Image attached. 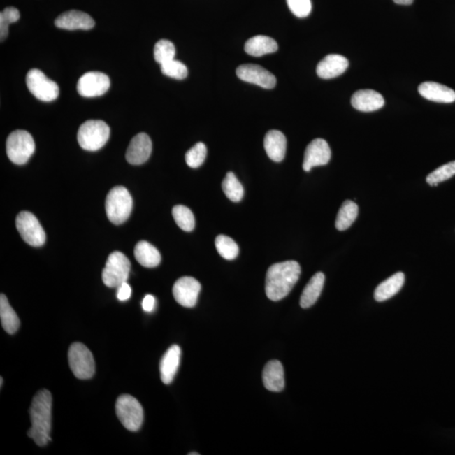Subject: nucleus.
Masks as SVG:
<instances>
[{
    "instance_id": "nucleus-1",
    "label": "nucleus",
    "mask_w": 455,
    "mask_h": 455,
    "mask_svg": "<svg viewBox=\"0 0 455 455\" xmlns=\"http://www.w3.org/2000/svg\"><path fill=\"white\" fill-rule=\"evenodd\" d=\"M301 266L295 261L270 266L266 277V294L270 301H280L288 295L299 280Z\"/></svg>"
},
{
    "instance_id": "nucleus-2",
    "label": "nucleus",
    "mask_w": 455,
    "mask_h": 455,
    "mask_svg": "<svg viewBox=\"0 0 455 455\" xmlns=\"http://www.w3.org/2000/svg\"><path fill=\"white\" fill-rule=\"evenodd\" d=\"M52 395L48 389H42L32 400L30 409L31 428L28 436L40 447L46 446L51 441Z\"/></svg>"
},
{
    "instance_id": "nucleus-3",
    "label": "nucleus",
    "mask_w": 455,
    "mask_h": 455,
    "mask_svg": "<svg viewBox=\"0 0 455 455\" xmlns=\"http://www.w3.org/2000/svg\"><path fill=\"white\" fill-rule=\"evenodd\" d=\"M133 209V199L124 187H115L106 200V211L114 224H122L129 219Z\"/></svg>"
},
{
    "instance_id": "nucleus-4",
    "label": "nucleus",
    "mask_w": 455,
    "mask_h": 455,
    "mask_svg": "<svg viewBox=\"0 0 455 455\" xmlns=\"http://www.w3.org/2000/svg\"><path fill=\"white\" fill-rule=\"evenodd\" d=\"M110 132L109 126L103 121H86L80 126L78 132V142L85 150H99L108 141Z\"/></svg>"
},
{
    "instance_id": "nucleus-5",
    "label": "nucleus",
    "mask_w": 455,
    "mask_h": 455,
    "mask_svg": "<svg viewBox=\"0 0 455 455\" xmlns=\"http://www.w3.org/2000/svg\"><path fill=\"white\" fill-rule=\"evenodd\" d=\"M35 149L34 139L27 131H14L7 138V155L15 165H24L34 154Z\"/></svg>"
},
{
    "instance_id": "nucleus-6",
    "label": "nucleus",
    "mask_w": 455,
    "mask_h": 455,
    "mask_svg": "<svg viewBox=\"0 0 455 455\" xmlns=\"http://www.w3.org/2000/svg\"><path fill=\"white\" fill-rule=\"evenodd\" d=\"M68 363L78 379L89 380L95 375V360L92 352L84 344L75 342L69 347Z\"/></svg>"
},
{
    "instance_id": "nucleus-7",
    "label": "nucleus",
    "mask_w": 455,
    "mask_h": 455,
    "mask_svg": "<svg viewBox=\"0 0 455 455\" xmlns=\"http://www.w3.org/2000/svg\"><path fill=\"white\" fill-rule=\"evenodd\" d=\"M116 413L122 426L131 432L140 429L143 421V409L133 396L122 395L116 403Z\"/></svg>"
},
{
    "instance_id": "nucleus-8",
    "label": "nucleus",
    "mask_w": 455,
    "mask_h": 455,
    "mask_svg": "<svg viewBox=\"0 0 455 455\" xmlns=\"http://www.w3.org/2000/svg\"><path fill=\"white\" fill-rule=\"evenodd\" d=\"M130 270L129 258L120 252H113L110 254L102 272V280L108 288H117L128 280Z\"/></svg>"
},
{
    "instance_id": "nucleus-9",
    "label": "nucleus",
    "mask_w": 455,
    "mask_h": 455,
    "mask_svg": "<svg viewBox=\"0 0 455 455\" xmlns=\"http://www.w3.org/2000/svg\"><path fill=\"white\" fill-rule=\"evenodd\" d=\"M26 81L28 89L36 99L49 102L56 100L59 96V85L39 69H31Z\"/></svg>"
},
{
    "instance_id": "nucleus-10",
    "label": "nucleus",
    "mask_w": 455,
    "mask_h": 455,
    "mask_svg": "<svg viewBox=\"0 0 455 455\" xmlns=\"http://www.w3.org/2000/svg\"><path fill=\"white\" fill-rule=\"evenodd\" d=\"M16 228L24 241L34 247H40L46 241V233L38 219L30 212L23 211L16 217Z\"/></svg>"
},
{
    "instance_id": "nucleus-11",
    "label": "nucleus",
    "mask_w": 455,
    "mask_h": 455,
    "mask_svg": "<svg viewBox=\"0 0 455 455\" xmlns=\"http://www.w3.org/2000/svg\"><path fill=\"white\" fill-rule=\"evenodd\" d=\"M110 86L109 77L101 72H88L80 78L77 90L83 97L92 98L103 96Z\"/></svg>"
},
{
    "instance_id": "nucleus-12",
    "label": "nucleus",
    "mask_w": 455,
    "mask_h": 455,
    "mask_svg": "<svg viewBox=\"0 0 455 455\" xmlns=\"http://www.w3.org/2000/svg\"><path fill=\"white\" fill-rule=\"evenodd\" d=\"M174 298L179 305L192 308L198 303L201 292L200 282L192 277H183L175 282L173 286Z\"/></svg>"
},
{
    "instance_id": "nucleus-13",
    "label": "nucleus",
    "mask_w": 455,
    "mask_h": 455,
    "mask_svg": "<svg viewBox=\"0 0 455 455\" xmlns=\"http://www.w3.org/2000/svg\"><path fill=\"white\" fill-rule=\"evenodd\" d=\"M236 75L240 80L264 89H273L277 83L272 73L257 64H242L236 69Z\"/></svg>"
},
{
    "instance_id": "nucleus-14",
    "label": "nucleus",
    "mask_w": 455,
    "mask_h": 455,
    "mask_svg": "<svg viewBox=\"0 0 455 455\" xmlns=\"http://www.w3.org/2000/svg\"><path fill=\"white\" fill-rule=\"evenodd\" d=\"M331 157V151L327 142L322 138L314 139L306 147L303 169L308 172L313 167L326 166Z\"/></svg>"
},
{
    "instance_id": "nucleus-15",
    "label": "nucleus",
    "mask_w": 455,
    "mask_h": 455,
    "mask_svg": "<svg viewBox=\"0 0 455 455\" xmlns=\"http://www.w3.org/2000/svg\"><path fill=\"white\" fill-rule=\"evenodd\" d=\"M151 153V139L149 135L141 133L131 140L128 150H127L126 159L131 165L139 166L150 159Z\"/></svg>"
},
{
    "instance_id": "nucleus-16",
    "label": "nucleus",
    "mask_w": 455,
    "mask_h": 455,
    "mask_svg": "<svg viewBox=\"0 0 455 455\" xmlns=\"http://www.w3.org/2000/svg\"><path fill=\"white\" fill-rule=\"evenodd\" d=\"M92 16L79 10H69L60 15L55 20V26L64 30H90L95 27Z\"/></svg>"
},
{
    "instance_id": "nucleus-17",
    "label": "nucleus",
    "mask_w": 455,
    "mask_h": 455,
    "mask_svg": "<svg viewBox=\"0 0 455 455\" xmlns=\"http://www.w3.org/2000/svg\"><path fill=\"white\" fill-rule=\"evenodd\" d=\"M349 66V62L345 57L339 55H330L317 65V73L322 79H333L342 75Z\"/></svg>"
},
{
    "instance_id": "nucleus-18",
    "label": "nucleus",
    "mask_w": 455,
    "mask_h": 455,
    "mask_svg": "<svg viewBox=\"0 0 455 455\" xmlns=\"http://www.w3.org/2000/svg\"><path fill=\"white\" fill-rule=\"evenodd\" d=\"M352 105L360 112L370 113L380 110L384 106L382 95L373 89H361L352 97Z\"/></svg>"
},
{
    "instance_id": "nucleus-19",
    "label": "nucleus",
    "mask_w": 455,
    "mask_h": 455,
    "mask_svg": "<svg viewBox=\"0 0 455 455\" xmlns=\"http://www.w3.org/2000/svg\"><path fill=\"white\" fill-rule=\"evenodd\" d=\"M420 95L428 101L438 103H452L455 101V92L436 82H424L418 87Z\"/></svg>"
},
{
    "instance_id": "nucleus-20",
    "label": "nucleus",
    "mask_w": 455,
    "mask_h": 455,
    "mask_svg": "<svg viewBox=\"0 0 455 455\" xmlns=\"http://www.w3.org/2000/svg\"><path fill=\"white\" fill-rule=\"evenodd\" d=\"M262 380L266 389L270 391L281 392L284 389V370L280 361L273 360L266 364Z\"/></svg>"
},
{
    "instance_id": "nucleus-21",
    "label": "nucleus",
    "mask_w": 455,
    "mask_h": 455,
    "mask_svg": "<svg viewBox=\"0 0 455 455\" xmlns=\"http://www.w3.org/2000/svg\"><path fill=\"white\" fill-rule=\"evenodd\" d=\"M180 348L178 345L171 346L163 356L159 364L161 380L164 384H169L173 381L178 373L180 361Z\"/></svg>"
},
{
    "instance_id": "nucleus-22",
    "label": "nucleus",
    "mask_w": 455,
    "mask_h": 455,
    "mask_svg": "<svg viewBox=\"0 0 455 455\" xmlns=\"http://www.w3.org/2000/svg\"><path fill=\"white\" fill-rule=\"evenodd\" d=\"M264 147L268 157L275 162L284 161L287 150L284 134L277 130H270L266 134Z\"/></svg>"
},
{
    "instance_id": "nucleus-23",
    "label": "nucleus",
    "mask_w": 455,
    "mask_h": 455,
    "mask_svg": "<svg viewBox=\"0 0 455 455\" xmlns=\"http://www.w3.org/2000/svg\"><path fill=\"white\" fill-rule=\"evenodd\" d=\"M134 256L138 263L147 268H157L161 263V253L145 240L139 241L134 249Z\"/></svg>"
},
{
    "instance_id": "nucleus-24",
    "label": "nucleus",
    "mask_w": 455,
    "mask_h": 455,
    "mask_svg": "<svg viewBox=\"0 0 455 455\" xmlns=\"http://www.w3.org/2000/svg\"><path fill=\"white\" fill-rule=\"evenodd\" d=\"M405 282V274L397 273L388 280L381 282L375 291V298L376 301L384 302L395 296L403 289Z\"/></svg>"
},
{
    "instance_id": "nucleus-25",
    "label": "nucleus",
    "mask_w": 455,
    "mask_h": 455,
    "mask_svg": "<svg viewBox=\"0 0 455 455\" xmlns=\"http://www.w3.org/2000/svg\"><path fill=\"white\" fill-rule=\"evenodd\" d=\"M325 284V275L322 273H315L303 289L301 297V306L308 309L315 305L321 295Z\"/></svg>"
},
{
    "instance_id": "nucleus-26",
    "label": "nucleus",
    "mask_w": 455,
    "mask_h": 455,
    "mask_svg": "<svg viewBox=\"0 0 455 455\" xmlns=\"http://www.w3.org/2000/svg\"><path fill=\"white\" fill-rule=\"evenodd\" d=\"M277 48L276 41L266 36H253L245 45V52L253 57H261L275 52Z\"/></svg>"
},
{
    "instance_id": "nucleus-27",
    "label": "nucleus",
    "mask_w": 455,
    "mask_h": 455,
    "mask_svg": "<svg viewBox=\"0 0 455 455\" xmlns=\"http://www.w3.org/2000/svg\"><path fill=\"white\" fill-rule=\"evenodd\" d=\"M0 319H1L3 330L7 333L13 335L19 330L20 319L10 306L5 294H1L0 296Z\"/></svg>"
},
{
    "instance_id": "nucleus-28",
    "label": "nucleus",
    "mask_w": 455,
    "mask_h": 455,
    "mask_svg": "<svg viewBox=\"0 0 455 455\" xmlns=\"http://www.w3.org/2000/svg\"><path fill=\"white\" fill-rule=\"evenodd\" d=\"M358 205L352 202V201L347 200L340 208L337 219H335V228L340 231H346L354 223L356 219L358 218Z\"/></svg>"
},
{
    "instance_id": "nucleus-29",
    "label": "nucleus",
    "mask_w": 455,
    "mask_h": 455,
    "mask_svg": "<svg viewBox=\"0 0 455 455\" xmlns=\"http://www.w3.org/2000/svg\"><path fill=\"white\" fill-rule=\"evenodd\" d=\"M222 188L225 196L232 202L238 203L243 198V186L241 185L240 180L237 179L233 172H228L225 176L222 182Z\"/></svg>"
},
{
    "instance_id": "nucleus-30",
    "label": "nucleus",
    "mask_w": 455,
    "mask_h": 455,
    "mask_svg": "<svg viewBox=\"0 0 455 455\" xmlns=\"http://www.w3.org/2000/svg\"><path fill=\"white\" fill-rule=\"evenodd\" d=\"M172 215L176 224L184 231L191 232L195 228V218L189 208L178 205L172 209Z\"/></svg>"
},
{
    "instance_id": "nucleus-31",
    "label": "nucleus",
    "mask_w": 455,
    "mask_h": 455,
    "mask_svg": "<svg viewBox=\"0 0 455 455\" xmlns=\"http://www.w3.org/2000/svg\"><path fill=\"white\" fill-rule=\"evenodd\" d=\"M215 245L217 251L224 259L229 261L236 259L238 254H239V247L231 237L223 235L219 236L216 238Z\"/></svg>"
},
{
    "instance_id": "nucleus-32",
    "label": "nucleus",
    "mask_w": 455,
    "mask_h": 455,
    "mask_svg": "<svg viewBox=\"0 0 455 455\" xmlns=\"http://www.w3.org/2000/svg\"><path fill=\"white\" fill-rule=\"evenodd\" d=\"M175 55L174 44L170 41L162 39L155 44L154 57L159 64H164L173 60Z\"/></svg>"
},
{
    "instance_id": "nucleus-33",
    "label": "nucleus",
    "mask_w": 455,
    "mask_h": 455,
    "mask_svg": "<svg viewBox=\"0 0 455 455\" xmlns=\"http://www.w3.org/2000/svg\"><path fill=\"white\" fill-rule=\"evenodd\" d=\"M455 175V161L449 162L446 165L438 168L437 170L428 175L427 182L430 186L435 187L438 184L449 180Z\"/></svg>"
},
{
    "instance_id": "nucleus-34",
    "label": "nucleus",
    "mask_w": 455,
    "mask_h": 455,
    "mask_svg": "<svg viewBox=\"0 0 455 455\" xmlns=\"http://www.w3.org/2000/svg\"><path fill=\"white\" fill-rule=\"evenodd\" d=\"M207 157V147L203 143H198L186 154V162L191 168H198L203 165Z\"/></svg>"
},
{
    "instance_id": "nucleus-35",
    "label": "nucleus",
    "mask_w": 455,
    "mask_h": 455,
    "mask_svg": "<svg viewBox=\"0 0 455 455\" xmlns=\"http://www.w3.org/2000/svg\"><path fill=\"white\" fill-rule=\"evenodd\" d=\"M20 12L16 8L8 7L0 13V38L1 42L7 38L9 34L10 24L18 22Z\"/></svg>"
},
{
    "instance_id": "nucleus-36",
    "label": "nucleus",
    "mask_w": 455,
    "mask_h": 455,
    "mask_svg": "<svg viewBox=\"0 0 455 455\" xmlns=\"http://www.w3.org/2000/svg\"><path fill=\"white\" fill-rule=\"evenodd\" d=\"M161 67L164 75L175 80L186 79L188 75L186 65L178 60L169 61V62L161 64Z\"/></svg>"
},
{
    "instance_id": "nucleus-37",
    "label": "nucleus",
    "mask_w": 455,
    "mask_h": 455,
    "mask_svg": "<svg viewBox=\"0 0 455 455\" xmlns=\"http://www.w3.org/2000/svg\"><path fill=\"white\" fill-rule=\"evenodd\" d=\"M287 3L291 12L298 18L307 17L312 9L310 0H287Z\"/></svg>"
},
{
    "instance_id": "nucleus-38",
    "label": "nucleus",
    "mask_w": 455,
    "mask_h": 455,
    "mask_svg": "<svg viewBox=\"0 0 455 455\" xmlns=\"http://www.w3.org/2000/svg\"><path fill=\"white\" fill-rule=\"evenodd\" d=\"M117 297L120 301H126L131 297L132 294V289L127 282L117 287Z\"/></svg>"
},
{
    "instance_id": "nucleus-39",
    "label": "nucleus",
    "mask_w": 455,
    "mask_h": 455,
    "mask_svg": "<svg viewBox=\"0 0 455 455\" xmlns=\"http://www.w3.org/2000/svg\"><path fill=\"white\" fill-rule=\"evenodd\" d=\"M143 309L146 311V312H151L154 309L155 305V298L153 295L147 294L143 298Z\"/></svg>"
},
{
    "instance_id": "nucleus-40",
    "label": "nucleus",
    "mask_w": 455,
    "mask_h": 455,
    "mask_svg": "<svg viewBox=\"0 0 455 455\" xmlns=\"http://www.w3.org/2000/svg\"><path fill=\"white\" fill-rule=\"evenodd\" d=\"M393 1L397 3V5L410 6L412 5L414 0H393Z\"/></svg>"
},
{
    "instance_id": "nucleus-41",
    "label": "nucleus",
    "mask_w": 455,
    "mask_h": 455,
    "mask_svg": "<svg viewBox=\"0 0 455 455\" xmlns=\"http://www.w3.org/2000/svg\"><path fill=\"white\" fill-rule=\"evenodd\" d=\"M195 454H196V455H199L198 453H190V454H189V455H195Z\"/></svg>"
},
{
    "instance_id": "nucleus-42",
    "label": "nucleus",
    "mask_w": 455,
    "mask_h": 455,
    "mask_svg": "<svg viewBox=\"0 0 455 455\" xmlns=\"http://www.w3.org/2000/svg\"><path fill=\"white\" fill-rule=\"evenodd\" d=\"M0 380H1V387H3V378H2V377H1V379H0Z\"/></svg>"
}]
</instances>
